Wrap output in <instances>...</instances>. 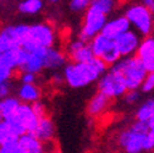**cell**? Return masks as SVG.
Wrapping results in <instances>:
<instances>
[{
  "instance_id": "ac0fdd59",
  "label": "cell",
  "mask_w": 154,
  "mask_h": 153,
  "mask_svg": "<svg viewBox=\"0 0 154 153\" xmlns=\"http://www.w3.org/2000/svg\"><path fill=\"white\" fill-rule=\"evenodd\" d=\"M44 69H50V70H55V69H60L63 66H66V55L57 50L56 48H48L44 49Z\"/></svg>"
},
{
  "instance_id": "4fadbf2b",
  "label": "cell",
  "mask_w": 154,
  "mask_h": 153,
  "mask_svg": "<svg viewBox=\"0 0 154 153\" xmlns=\"http://www.w3.org/2000/svg\"><path fill=\"white\" fill-rule=\"evenodd\" d=\"M130 30H131V23L128 22L126 16L119 15V16H115L114 18L108 20V22L100 34L105 36L106 38H109L111 41H116L120 36H122L124 33H126Z\"/></svg>"
},
{
  "instance_id": "7a4b0ae2",
  "label": "cell",
  "mask_w": 154,
  "mask_h": 153,
  "mask_svg": "<svg viewBox=\"0 0 154 153\" xmlns=\"http://www.w3.org/2000/svg\"><path fill=\"white\" fill-rule=\"evenodd\" d=\"M110 69H112L115 72L121 76L128 91L138 89L142 86L146 76L148 75L147 70L144 69V66L136 55L122 58L119 63H116Z\"/></svg>"
},
{
  "instance_id": "d6986e66",
  "label": "cell",
  "mask_w": 154,
  "mask_h": 153,
  "mask_svg": "<svg viewBox=\"0 0 154 153\" xmlns=\"http://www.w3.org/2000/svg\"><path fill=\"white\" fill-rule=\"evenodd\" d=\"M20 153H44V145L31 133H25L17 141Z\"/></svg>"
},
{
  "instance_id": "3957f363",
  "label": "cell",
  "mask_w": 154,
  "mask_h": 153,
  "mask_svg": "<svg viewBox=\"0 0 154 153\" xmlns=\"http://www.w3.org/2000/svg\"><path fill=\"white\" fill-rule=\"evenodd\" d=\"M55 39H56L55 31L50 25L48 23L29 25L22 48L26 49L27 52L54 48Z\"/></svg>"
},
{
  "instance_id": "ab89813d",
  "label": "cell",
  "mask_w": 154,
  "mask_h": 153,
  "mask_svg": "<svg viewBox=\"0 0 154 153\" xmlns=\"http://www.w3.org/2000/svg\"><path fill=\"white\" fill-rule=\"evenodd\" d=\"M57 153H59V152H57Z\"/></svg>"
},
{
  "instance_id": "ba28073f",
  "label": "cell",
  "mask_w": 154,
  "mask_h": 153,
  "mask_svg": "<svg viewBox=\"0 0 154 153\" xmlns=\"http://www.w3.org/2000/svg\"><path fill=\"white\" fill-rule=\"evenodd\" d=\"M29 25H11L0 30V54L21 48Z\"/></svg>"
},
{
  "instance_id": "d6a6232c",
  "label": "cell",
  "mask_w": 154,
  "mask_h": 153,
  "mask_svg": "<svg viewBox=\"0 0 154 153\" xmlns=\"http://www.w3.org/2000/svg\"><path fill=\"white\" fill-rule=\"evenodd\" d=\"M0 153H20V151H18L17 142L0 146Z\"/></svg>"
},
{
  "instance_id": "ffe728a7",
  "label": "cell",
  "mask_w": 154,
  "mask_h": 153,
  "mask_svg": "<svg viewBox=\"0 0 154 153\" xmlns=\"http://www.w3.org/2000/svg\"><path fill=\"white\" fill-rule=\"evenodd\" d=\"M54 133H55L54 123L51 121L50 118L45 117L43 119H39L37 127L34 129V131L31 133V135H33L34 137H37L38 140L44 143V142H48L53 139Z\"/></svg>"
},
{
  "instance_id": "f1b7e54d",
  "label": "cell",
  "mask_w": 154,
  "mask_h": 153,
  "mask_svg": "<svg viewBox=\"0 0 154 153\" xmlns=\"http://www.w3.org/2000/svg\"><path fill=\"white\" fill-rule=\"evenodd\" d=\"M31 107H32V109H33V113L35 114V117L38 118V119H43V118H45L47 115H45V107H44V104L42 103V102H34V103H32L31 104Z\"/></svg>"
},
{
  "instance_id": "d4e9b609",
  "label": "cell",
  "mask_w": 154,
  "mask_h": 153,
  "mask_svg": "<svg viewBox=\"0 0 154 153\" xmlns=\"http://www.w3.org/2000/svg\"><path fill=\"white\" fill-rule=\"evenodd\" d=\"M44 6V3L41 0H25L18 4V10L26 15H34L38 14Z\"/></svg>"
},
{
  "instance_id": "9c48e42d",
  "label": "cell",
  "mask_w": 154,
  "mask_h": 153,
  "mask_svg": "<svg viewBox=\"0 0 154 153\" xmlns=\"http://www.w3.org/2000/svg\"><path fill=\"white\" fill-rule=\"evenodd\" d=\"M128 89L121 76L110 67L98 81V92L103 93L110 99L124 97Z\"/></svg>"
},
{
  "instance_id": "484cf974",
  "label": "cell",
  "mask_w": 154,
  "mask_h": 153,
  "mask_svg": "<svg viewBox=\"0 0 154 153\" xmlns=\"http://www.w3.org/2000/svg\"><path fill=\"white\" fill-rule=\"evenodd\" d=\"M91 5L97 8L98 10H100L103 14H105L108 16L109 14L112 12L116 3L112 2V0H93V2H91Z\"/></svg>"
},
{
  "instance_id": "6da1fadb",
  "label": "cell",
  "mask_w": 154,
  "mask_h": 153,
  "mask_svg": "<svg viewBox=\"0 0 154 153\" xmlns=\"http://www.w3.org/2000/svg\"><path fill=\"white\" fill-rule=\"evenodd\" d=\"M108 70V65L98 58L86 64L69 63L64 67V79L72 88H83L99 80Z\"/></svg>"
},
{
  "instance_id": "cb8c5ba5",
  "label": "cell",
  "mask_w": 154,
  "mask_h": 153,
  "mask_svg": "<svg viewBox=\"0 0 154 153\" xmlns=\"http://www.w3.org/2000/svg\"><path fill=\"white\" fill-rule=\"evenodd\" d=\"M154 115V98H149L147 101H144L140 108L136 111V119L137 121L141 123H146Z\"/></svg>"
},
{
  "instance_id": "74e56055",
  "label": "cell",
  "mask_w": 154,
  "mask_h": 153,
  "mask_svg": "<svg viewBox=\"0 0 154 153\" xmlns=\"http://www.w3.org/2000/svg\"><path fill=\"white\" fill-rule=\"evenodd\" d=\"M3 121H4V119H3V117H2V114H0V126H2Z\"/></svg>"
},
{
  "instance_id": "52a82bcc",
  "label": "cell",
  "mask_w": 154,
  "mask_h": 153,
  "mask_svg": "<svg viewBox=\"0 0 154 153\" xmlns=\"http://www.w3.org/2000/svg\"><path fill=\"white\" fill-rule=\"evenodd\" d=\"M89 44L92 47L95 58L103 60L110 67L122 59L115 41L109 39V38H106L103 34L94 37Z\"/></svg>"
},
{
  "instance_id": "1f68e13d",
  "label": "cell",
  "mask_w": 154,
  "mask_h": 153,
  "mask_svg": "<svg viewBox=\"0 0 154 153\" xmlns=\"http://www.w3.org/2000/svg\"><path fill=\"white\" fill-rule=\"evenodd\" d=\"M144 151H154V129L149 130L144 141Z\"/></svg>"
},
{
  "instance_id": "44dd1931",
  "label": "cell",
  "mask_w": 154,
  "mask_h": 153,
  "mask_svg": "<svg viewBox=\"0 0 154 153\" xmlns=\"http://www.w3.org/2000/svg\"><path fill=\"white\" fill-rule=\"evenodd\" d=\"M110 103V98H108L106 95H104L103 93L98 92L95 93L93 97L91 98L88 105H87V113L91 117H98L109 107Z\"/></svg>"
},
{
  "instance_id": "83f0119b",
  "label": "cell",
  "mask_w": 154,
  "mask_h": 153,
  "mask_svg": "<svg viewBox=\"0 0 154 153\" xmlns=\"http://www.w3.org/2000/svg\"><path fill=\"white\" fill-rule=\"evenodd\" d=\"M141 89L143 92H150L154 89V72H148L141 86Z\"/></svg>"
},
{
  "instance_id": "f35d334b",
  "label": "cell",
  "mask_w": 154,
  "mask_h": 153,
  "mask_svg": "<svg viewBox=\"0 0 154 153\" xmlns=\"http://www.w3.org/2000/svg\"><path fill=\"white\" fill-rule=\"evenodd\" d=\"M152 153H154V151H152Z\"/></svg>"
},
{
  "instance_id": "7402d4cb",
  "label": "cell",
  "mask_w": 154,
  "mask_h": 153,
  "mask_svg": "<svg viewBox=\"0 0 154 153\" xmlns=\"http://www.w3.org/2000/svg\"><path fill=\"white\" fill-rule=\"evenodd\" d=\"M39 97H41V91L35 85H22L17 92V98L22 101V103H27V104L38 102Z\"/></svg>"
},
{
  "instance_id": "5b68a950",
  "label": "cell",
  "mask_w": 154,
  "mask_h": 153,
  "mask_svg": "<svg viewBox=\"0 0 154 153\" xmlns=\"http://www.w3.org/2000/svg\"><path fill=\"white\" fill-rule=\"evenodd\" d=\"M108 22V16L100 10L91 5L85 12L83 26L79 33V39L85 43H91L94 37L102 33L103 28Z\"/></svg>"
},
{
  "instance_id": "2e32d148",
  "label": "cell",
  "mask_w": 154,
  "mask_h": 153,
  "mask_svg": "<svg viewBox=\"0 0 154 153\" xmlns=\"http://www.w3.org/2000/svg\"><path fill=\"white\" fill-rule=\"evenodd\" d=\"M22 135H25V132L20 126L14 121L4 120L0 126V146L17 142Z\"/></svg>"
},
{
  "instance_id": "7c38bea8",
  "label": "cell",
  "mask_w": 154,
  "mask_h": 153,
  "mask_svg": "<svg viewBox=\"0 0 154 153\" xmlns=\"http://www.w3.org/2000/svg\"><path fill=\"white\" fill-rule=\"evenodd\" d=\"M67 56L70 58L71 63L77 64H86L91 63L95 56L92 50L89 43H85L77 38L76 41H72L67 47Z\"/></svg>"
},
{
  "instance_id": "836d02e7",
  "label": "cell",
  "mask_w": 154,
  "mask_h": 153,
  "mask_svg": "<svg viewBox=\"0 0 154 153\" xmlns=\"http://www.w3.org/2000/svg\"><path fill=\"white\" fill-rule=\"evenodd\" d=\"M10 91H11V86H10V82H5L0 86V101L2 99H5L8 97H10Z\"/></svg>"
},
{
  "instance_id": "30bf717a",
  "label": "cell",
  "mask_w": 154,
  "mask_h": 153,
  "mask_svg": "<svg viewBox=\"0 0 154 153\" xmlns=\"http://www.w3.org/2000/svg\"><path fill=\"white\" fill-rule=\"evenodd\" d=\"M10 121H14L16 125L20 126L25 133H32L37 127L39 119L33 113L31 104L21 103V105L18 107L17 111L15 113V115Z\"/></svg>"
},
{
  "instance_id": "4dcf8cb0",
  "label": "cell",
  "mask_w": 154,
  "mask_h": 153,
  "mask_svg": "<svg viewBox=\"0 0 154 153\" xmlns=\"http://www.w3.org/2000/svg\"><path fill=\"white\" fill-rule=\"evenodd\" d=\"M11 76H12V70L0 63V86L5 82H8Z\"/></svg>"
},
{
  "instance_id": "f546056e",
  "label": "cell",
  "mask_w": 154,
  "mask_h": 153,
  "mask_svg": "<svg viewBox=\"0 0 154 153\" xmlns=\"http://www.w3.org/2000/svg\"><path fill=\"white\" fill-rule=\"evenodd\" d=\"M140 97H141V94H140L138 89L127 91V92H126V94L124 95L125 102H126L127 104H136V103L140 101Z\"/></svg>"
},
{
  "instance_id": "d590c367",
  "label": "cell",
  "mask_w": 154,
  "mask_h": 153,
  "mask_svg": "<svg viewBox=\"0 0 154 153\" xmlns=\"http://www.w3.org/2000/svg\"><path fill=\"white\" fill-rule=\"evenodd\" d=\"M142 4L154 15V0H144V2H142Z\"/></svg>"
},
{
  "instance_id": "e575fe53",
  "label": "cell",
  "mask_w": 154,
  "mask_h": 153,
  "mask_svg": "<svg viewBox=\"0 0 154 153\" xmlns=\"http://www.w3.org/2000/svg\"><path fill=\"white\" fill-rule=\"evenodd\" d=\"M22 85H34L35 82V75L34 73H22L21 75Z\"/></svg>"
},
{
  "instance_id": "277c9868",
  "label": "cell",
  "mask_w": 154,
  "mask_h": 153,
  "mask_svg": "<svg viewBox=\"0 0 154 153\" xmlns=\"http://www.w3.org/2000/svg\"><path fill=\"white\" fill-rule=\"evenodd\" d=\"M148 132V125L136 120L130 127L119 133L118 142L126 153H141L144 151V141Z\"/></svg>"
},
{
  "instance_id": "5bb4252c",
  "label": "cell",
  "mask_w": 154,
  "mask_h": 153,
  "mask_svg": "<svg viewBox=\"0 0 154 153\" xmlns=\"http://www.w3.org/2000/svg\"><path fill=\"white\" fill-rule=\"evenodd\" d=\"M136 56L142 63L147 72H154V37L149 36L142 39Z\"/></svg>"
},
{
  "instance_id": "8fae6325",
  "label": "cell",
  "mask_w": 154,
  "mask_h": 153,
  "mask_svg": "<svg viewBox=\"0 0 154 153\" xmlns=\"http://www.w3.org/2000/svg\"><path fill=\"white\" fill-rule=\"evenodd\" d=\"M116 47L121 54V58H128V56H134L137 54V50L142 43L141 34L137 33L133 28L120 36L116 41Z\"/></svg>"
},
{
  "instance_id": "4316f807",
  "label": "cell",
  "mask_w": 154,
  "mask_h": 153,
  "mask_svg": "<svg viewBox=\"0 0 154 153\" xmlns=\"http://www.w3.org/2000/svg\"><path fill=\"white\" fill-rule=\"evenodd\" d=\"M69 6L70 10H72L73 12H86L87 9L91 6V2L89 0H71Z\"/></svg>"
},
{
  "instance_id": "603a6c76",
  "label": "cell",
  "mask_w": 154,
  "mask_h": 153,
  "mask_svg": "<svg viewBox=\"0 0 154 153\" xmlns=\"http://www.w3.org/2000/svg\"><path fill=\"white\" fill-rule=\"evenodd\" d=\"M21 105V101L16 97H8L0 101V114L4 120H11L18 107Z\"/></svg>"
},
{
  "instance_id": "8d00e7d4",
  "label": "cell",
  "mask_w": 154,
  "mask_h": 153,
  "mask_svg": "<svg viewBox=\"0 0 154 153\" xmlns=\"http://www.w3.org/2000/svg\"><path fill=\"white\" fill-rule=\"evenodd\" d=\"M147 125H148V127H149V130H153L154 129V115L147 121Z\"/></svg>"
},
{
  "instance_id": "9a60e30c",
  "label": "cell",
  "mask_w": 154,
  "mask_h": 153,
  "mask_svg": "<svg viewBox=\"0 0 154 153\" xmlns=\"http://www.w3.org/2000/svg\"><path fill=\"white\" fill-rule=\"evenodd\" d=\"M27 50L21 48H17V49H12L5 53L0 54V63L4 64L5 66H8L9 69H11L12 71L15 69L20 70L22 67V65L26 61L27 58Z\"/></svg>"
},
{
  "instance_id": "8992f818",
  "label": "cell",
  "mask_w": 154,
  "mask_h": 153,
  "mask_svg": "<svg viewBox=\"0 0 154 153\" xmlns=\"http://www.w3.org/2000/svg\"><path fill=\"white\" fill-rule=\"evenodd\" d=\"M125 16L131 23V27H133V30L137 33L149 37L153 30L154 18L153 14L142 3L128 5L125 10Z\"/></svg>"
},
{
  "instance_id": "e0dca14e",
  "label": "cell",
  "mask_w": 154,
  "mask_h": 153,
  "mask_svg": "<svg viewBox=\"0 0 154 153\" xmlns=\"http://www.w3.org/2000/svg\"><path fill=\"white\" fill-rule=\"evenodd\" d=\"M44 49H38L27 53V58L22 67L20 69L22 73H34L37 75L44 69Z\"/></svg>"
}]
</instances>
